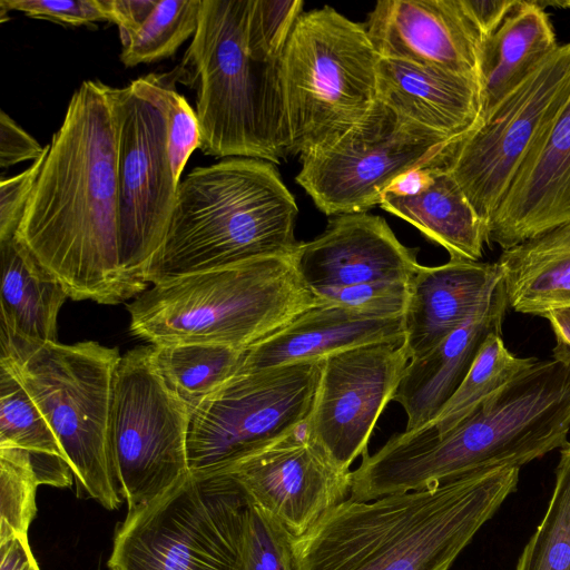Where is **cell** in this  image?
<instances>
[{
	"label": "cell",
	"instance_id": "obj_1",
	"mask_svg": "<svg viewBox=\"0 0 570 570\" xmlns=\"http://www.w3.org/2000/svg\"><path fill=\"white\" fill-rule=\"evenodd\" d=\"M112 89L85 80L72 94L16 235L69 298L105 305L142 293L120 265Z\"/></svg>",
	"mask_w": 570,
	"mask_h": 570
},
{
	"label": "cell",
	"instance_id": "obj_2",
	"mask_svg": "<svg viewBox=\"0 0 570 570\" xmlns=\"http://www.w3.org/2000/svg\"><path fill=\"white\" fill-rule=\"evenodd\" d=\"M570 432V351L535 364L439 435L394 434L351 471V497L370 501L472 471L518 466L561 449Z\"/></svg>",
	"mask_w": 570,
	"mask_h": 570
},
{
	"label": "cell",
	"instance_id": "obj_3",
	"mask_svg": "<svg viewBox=\"0 0 570 570\" xmlns=\"http://www.w3.org/2000/svg\"><path fill=\"white\" fill-rule=\"evenodd\" d=\"M519 472L481 469L370 501L345 499L292 540L295 570H449L517 491Z\"/></svg>",
	"mask_w": 570,
	"mask_h": 570
},
{
	"label": "cell",
	"instance_id": "obj_4",
	"mask_svg": "<svg viewBox=\"0 0 570 570\" xmlns=\"http://www.w3.org/2000/svg\"><path fill=\"white\" fill-rule=\"evenodd\" d=\"M297 204L273 163L232 157L196 167L179 181L147 283L292 256Z\"/></svg>",
	"mask_w": 570,
	"mask_h": 570
},
{
	"label": "cell",
	"instance_id": "obj_5",
	"mask_svg": "<svg viewBox=\"0 0 570 570\" xmlns=\"http://www.w3.org/2000/svg\"><path fill=\"white\" fill-rule=\"evenodd\" d=\"M322 303L292 256H275L151 284L127 309L130 333L150 345L246 351Z\"/></svg>",
	"mask_w": 570,
	"mask_h": 570
},
{
	"label": "cell",
	"instance_id": "obj_6",
	"mask_svg": "<svg viewBox=\"0 0 570 570\" xmlns=\"http://www.w3.org/2000/svg\"><path fill=\"white\" fill-rule=\"evenodd\" d=\"M249 0H202L178 81L196 87L204 155L278 164L291 154L281 60L254 58L245 24Z\"/></svg>",
	"mask_w": 570,
	"mask_h": 570
},
{
	"label": "cell",
	"instance_id": "obj_7",
	"mask_svg": "<svg viewBox=\"0 0 570 570\" xmlns=\"http://www.w3.org/2000/svg\"><path fill=\"white\" fill-rule=\"evenodd\" d=\"M0 336V364L16 375L47 419L78 492L107 510L118 509L122 497L110 442L118 348L92 341L37 344Z\"/></svg>",
	"mask_w": 570,
	"mask_h": 570
},
{
	"label": "cell",
	"instance_id": "obj_8",
	"mask_svg": "<svg viewBox=\"0 0 570 570\" xmlns=\"http://www.w3.org/2000/svg\"><path fill=\"white\" fill-rule=\"evenodd\" d=\"M365 27L325 6L302 13L281 58L291 154L324 148L377 100V63Z\"/></svg>",
	"mask_w": 570,
	"mask_h": 570
},
{
	"label": "cell",
	"instance_id": "obj_9",
	"mask_svg": "<svg viewBox=\"0 0 570 570\" xmlns=\"http://www.w3.org/2000/svg\"><path fill=\"white\" fill-rule=\"evenodd\" d=\"M249 500L228 472L189 471L118 523L109 570H236Z\"/></svg>",
	"mask_w": 570,
	"mask_h": 570
},
{
	"label": "cell",
	"instance_id": "obj_10",
	"mask_svg": "<svg viewBox=\"0 0 570 570\" xmlns=\"http://www.w3.org/2000/svg\"><path fill=\"white\" fill-rule=\"evenodd\" d=\"M321 361L236 373L190 415L189 471L223 472L298 432L309 415Z\"/></svg>",
	"mask_w": 570,
	"mask_h": 570
},
{
	"label": "cell",
	"instance_id": "obj_11",
	"mask_svg": "<svg viewBox=\"0 0 570 570\" xmlns=\"http://www.w3.org/2000/svg\"><path fill=\"white\" fill-rule=\"evenodd\" d=\"M190 411L169 387L154 345L119 360L110 410L116 474L128 510L153 500L189 472Z\"/></svg>",
	"mask_w": 570,
	"mask_h": 570
},
{
	"label": "cell",
	"instance_id": "obj_12",
	"mask_svg": "<svg viewBox=\"0 0 570 570\" xmlns=\"http://www.w3.org/2000/svg\"><path fill=\"white\" fill-rule=\"evenodd\" d=\"M456 140L377 99L337 140L301 158L296 181L328 216L366 213L399 177L441 161Z\"/></svg>",
	"mask_w": 570,
	"mask_h": 570
},
{
	"label": "cell",
	"instance_id": "obj_13",
	"mask_svg": "<svg viewBox=\"0 0 570 570\" xmlns=\"http://www.w3.org/2000/svg\"><path fill=\"white\" fill-rule=\"evenodd\" d=\"M569 94L570 42H567L548 55L450 148L444 166L485 223L487 230L537 138Z\"/></svg>",
	"mask_w": 570,
	"mask_h": 570
},
{
	"label": "cell",
	"instance_id": "obj_14",
	"mask_svg": "<svg viewBox=\"0 0 570 570\" xmlns=\"http://www.w3.org/2000/svg\"><path fill=\"white\" fill-rule=\"evenodd\" d=\"M117 120L119 256L126 276L142 292L149 265L165 237L179 181L168 150L163 111L130 83L114 88Z\"/></svg>",
	"mask_w": 570,
	"mask_h": 570
},
{
	"label": "cell",
	"instance_id": "obj_15",
	"mask_svg": "<svg viewBox=\"0 0 570 570\" xmlns=\"http://www.w3.org/2000/svg\"><path fill=\"white\" fill-rule=\"evenodd\" d=\"M410 362L404 338L331 354L321 361L314 402L303 433L341 470L367 453L373 429Z\"/></svg>",
	"mask_w": 570,
	"mask_h": 570
},
{
	"label": "cell",
	"instance_id": "obj_16",
	"mask_svg": "<svg viewBox=\"0 0 570 570\" xmlns=\"http://www.w3.org/2000/svg\"><path fill=\"white\" fill-rule=\"evenodd\" d=\"M223 472L293 539L351 492V471L338 469L302 430Z\"/></svg>",
	"mask_w": 570,
	"mask_h": 570
},
{
	"label": "cell",
	"instance_id": "obj_17",
	"mask_svg": "<svg viewBox=\"0 0 570 570\" xmlns=\"http://www.w3.org/2000/svg\"><path fill=\"white\" fill-rule=\"evenodd\" d=\"M380 58L433 66L480 81L484 38L463 0H383L365 26Z\"/></svg>",
	"mask_w": 570,
	"mask_h": 570
},
{
	"label": "cell",
	"instance_id": "obj_18",
	"mask_svg": "<svg viewBox=\"0 0 570 570\" xmlns=\"http://www.w3.org/2000/svg\"><path fill=\"white\" fill-rule=\"evenodd\" d=\"M416 253L396 238L384 218L354 213L334 216L324 233L301 242L292 261L303 282L315 292L373 282H409L420 266Z\"/></svg>",
	"mask_w": 570,
	"mask_h": 570
},
{
	"label": "cell",
	"instance_id": "obj_19",
	"mask_svg": "<svg viewBox=\"0 0 570 570\" xmlns=\"http://www.w3.org/2000/svg\"><path fill=\"white\" fill-rule=\"evenodd\" d=\"M570 223V94L539 135L488 224L502 249Z\"/></svg>",
	"mask_w": 570,
	"mask_h": 570
},
{
	"label": "cell",
	"instance_id": "obj_20",
	"mask_svg": "<svg viewBox=\"0 0 570 570\" xmlns=\"http://www.w3.org/2000/svg\"><path fill=\"white\" fill-rule=\"evenodd\" d=\"M502 282L498 263L451 259L422 266L409 281L404 345L417 358L462 326L492 298Z\"/></svg>",
	"mask_w": 570,
	"mask_h": 570
},
{
	"label": "cell",
	"instance_id": "obj_21",
	"mask_svg": "<svg viewBox=\"0 0 570 570\" xmlns=\"http://www.w3.org/2000/svg\"><path fill=\"white\" fill-rule=\"evenodd\" d=\"M401 338L403 315H372L324 301L246 350L236 373L320 361L356 346Z\"/></svg>",
	"mask_w": 570,
	"mask_h": 570
},
{
	"label": "cell",
	"instance_id": "obj_22",
	"mask_svg": "<svg viewBox=\"0 0 570 570\" xmlns=\"http://www.w3.org/2000/svg\"><path fill=\"white\" fill-rule=\"evenodd\" d=\"M377 99L403 117L459 139L482 114L478 78L433 66L380 58Z\"/></svg>",
	"mask_w": 570,
	"mask_h": 570
},
{
	"label": "cell",
	"instance_id": "obj_23",
	"mask_svg": "<svg viewBox=\"0 0 570 570\" xmlns=\"http://www.w3.org/2000/svg\"><path fill=\"white\" fill-rule=\"evenodd\" d=\"M508 306L502 279L475 315L429 352L410 360L393 397L406 413L404 431L417 430L436 416L464 380L487 336L501 334Z\"/></svg>",
	"mask_w": 570,
	"mask_h": 570
},
{
	"label": "cell",
	"instance_id": "obj_24",
	"mask_svg": "<svg viewBox=\"0 0 570 570\" xmlns=\"http://www.w3.org/2000/svg\"><path fill=\"white\" fill-rule=\"evenodd\" d=\"M380 206L444 247L451 259L482 257L488 243L487 225L443 160L429 167L428 179L416 193L385 191Z\"/></svg>",
	"mask_w": 570,
	"mask_h": 570
},
{
	"label": "cell",
	"instance_id": "obj_25",
	"mask_svg": "<svg viewBox=\"0 0 570 570\" xmlns=\"http://www.w3.org/2000/svg\"><path fill=\"white\" fill-rule=\"evenodd\" d=\"M1 335L46 344L57 342V318L69 298L61 283L14 236L0 242Z\"/></svg>",
	"mask_w": 570,
	"mask_h": 570
},
{
	"label": "cell",
	"instance_id": "obj_26",
	"mask_svg": "<svg viewBox=\"0 0 570 570\" xmlns=\"http://www.w3.org/2000/svg\"><path fill=\"white\" fill-rule=\"evenodd\" d=\"M558 46L546 10L535 0H518L482 47L480 121Z\"/></svg>",
	"mask_w": 570,
	"mask_h": 570
},
{
	"label": "cell",
	"instance_id": "obj_27",
	"mask_svg": "<svg viewBox=\"0 0 570 570\" xmlns=\"http://www.w3.org/2000/svg\"><path fill=\"white\" fill-rule=\"evenodd\" d=\"M497 263L515 312L541 316L570 306V223L502 249Z\"/></svg>",
	"mask_w": 570,
	"mask_h": 570
},
{
	"label": "cell",
	"instance_id": "obj_28",
	"mask_svg": "<svg viewBox=\"0 0 570 570\" xmlns=\"http://www.w3.org/2000/svg\"><path fill=\"white\" fill-rule=\"evenodd\" d=\"M537 361L534 357L513 355L505 347L500 333L489 334L464 380L436 416L424 426L405 432L439 435L449 431L482 403L529 371Z\"/></svg>",
	"mask_w": 570,
	"mask_h": 570
},
{
	"label": "cell",
	"instance_id": "obj_29",
	"mask_svg": "<svg viewBox=\"0 0 570 570\" xmlns=\"http://www.w3.org/2000/svg\"><path fill=\"white\" fill-rule=\"evenodd\" d=\"M154 347L160 373L190 414L236 374L245 353L225 345L200 343Z\"/></svg>",
	"mask_w": 570,
	"mask_h": 570
},
{
	"label": "cell",
	"instance_id": "obj_30",
	"mask_svg": "<svg viewBox=\"0 0 570 570\" xmlns=\"http://www.w3.org/2000/svg\"><path fill=\"white\" fill-rule=\"evenodd\" d=\"M515 570H570V443L560 449L547 511Z\"/></svg>",
	"mask_w": 570,
	"mask_h": 570
},
{
	"label": "cell",
	"instance_id": "obj_31",
	"mask_svg": "<svg viewBox=\"0 0 570 570\" xmlns=\"http://www.w3.org/2000/svg\"><path fill=\"white\" fill-rule=\"evenodd\" d=\"M0 448L22 449L31 456H57L66 461L47 419L3 364H0Z\"/></svg>",
	"mask_w": 570,
	"mask_h": 570
},
{
	"label": "cell",
	"instance_id": "obj_32",
	"mask_svg": "<svg viewBox=\"0 0 570 570\" xmlns=\"http://www.w3.org/2000/svg\"><path fill=\"white\" fill-rule=\"evenodd\" d=\"M202 0H158L140 29L122 45L126 67L173 56L197 30Z\"/></svg>",
	"mask_w": 570,
	"mask_h": 570
},
{
	"label": "cell",
	"instance_id": "obj_33",
	"mask_svg": "<svg viewBox=\"0 0 570 570\" xmlns=\"http://www.w3.org/2000/svg\"><path fill=\"white\" fill-rule=\"evenodd\" d=\"M176 82L178 75L175 68L170 72L139 77L130 85L163 111L173 173L180 181L188 158L200 147V130L196 111L177 91Z\"/></svg>",
	"mask_w": 570,
	"mask_h": 570
},
{
	"label": "cell",
	"instance_id": "obj_34",
	"mask_svg": "<svg viewBox=\"0 0 570 570\" xmlns=\"http://www.w3.org/2000/svg\"><path fill=\"white\" fill-rule=\"evenodd\" d=\"M40 485L31 454L22 449L0 448V541L28 537L37 515V488Z\"/></svg>",
	"mask_w": 570,
	"mask_h": 570
},
{
	"label": "cell",
	"instance_id": "obj_35",
	"mask_svg": "<svg viewBox=\"0 0 570 570\" xmlns=\"http://www.w3.org/2000/svg\"><path fill=\"white\" fill-rule=\"evenodd\" d=\"M303 6L301 0H249L245 40L250 56L279 61Z\"/></svg>",
	"mask_w": 570,
	"mask_h": 570
},
{
	"label": "cell",
	"instance_id": "obj_36",
	"mask_svg": "<svg viewBox=\"0 0 570 570\" xmlns=\"http://www.w3.org/2000/svg\"><path fill=\"white\" fill-rule=\"evenodd\" d=\"M292 540L275 520L250 503L236 570H295Z\"/></svg>",
	"mask_w": 570,
	"mask_h": 570
},
{
	"label": "cell",
	"instance_id": "obj_37",
	"mask_svg": "<svg viewBox=\"0 0 570 570\" xmlns=\"http://www.w3.org/2000/svg\"><path fill=\"white\" fill-rule=\"evenodd\" d=\"M321 299L379 316L404 314L409 282H373L314 292Z\"/></svg>",
	"mask_w": 570,
	"mask_h": 570
},
{
	"label": "cell",
	"instance_id": "obj_38",
	"mask_svg": "<svg viewBox=\"0 0 570 570\" xmlns=\"http://www.w3.org/2000/svg\"><path fill=\"white\" fill-rule=\"evenodd\" d=\"M0 7L23 12L35 19L71 26L107 21L97 0H1Z\"/></svg>",
	"mask_w": 570,
	"mask_h": 570
},
{
	"label": "cell",
	"instance_id": "obj_39",
	"mask_svg": "<svg viewBox=\"0 0 570 570\" xmlns=\"http://www.w3.org/2000/svg\"><path fill=\"white\" fill-rule=\"evenodd\" d=\"M46 154L40 159L33 161L22 173L10 178H1L0 242L17 235L28 200L43 165Z\"/></svg>",
	"mask_w": 570,
	"mask_h": 570
},
{
	"label": "cell",
	"instance_id": "obj_40",
	"mask_svg": "<svg viewBox=\"0 0 570 570\" xmlns=\"http://www.w3.org/2000/svg\"><path fill=\"white\" fill-rule=\"evenodd\" d=\"M45 148L8 114L0 112V167L9 168L22 161L38 160L47 153Z\"/></svg>",
	"mask_w": 570,
	"mask_h": 570
},
{
	"label": "cell",
	"instance_id": "obj_41",
	"mask_svg": "<svg viewBox=\"0 0 570 570\" xmlns=\"http://www.w3.org/2000/svg\"><path fill=\"white\" fill-rule=\"evenodd\" d=\"M158 0H97L107 21L119 29L121 43H126L149 17Z\"/></svg>",
	"mask_w": 570,
	"mask_h": 570
},
{
	"label": "cell",
	"instance_id": "obj_42",
	"mask_svg": "<svg viewBox=\"0 0 570 570\" xmlns=\"http://www.w3.org/2000/svg\"><path fill=\"white\" fill-rule=\"evenodd\" d=\"M518 0H463L484 41L497 31Z\"/></svg>",
	"mask_w": 570,
	"mask_h": 570
},
{
	"label": "cell",
	"instance_id": "obj_43",
	"mask_svg": "<svg viewBox=\"0 0 570 570\" xmlns=\"http://www.w3.org/2000/svg\"><path fill=\"white\" fill-rule=\"evenodd\" d=\"M0 570H40L28 537L11 535L0 541Z\"/></svg>",
	"mask_w": 570,
	"mask_h": 570
},
{
	"label": "cell",
	"instance_id": "obj_44",
	"mask_svg": "<svg viewBox=\"0 0 570 570\" xmlns=\"http://www.w3.org/2000/svg\"><path fill=\"white\" fill-rule=\"evenodd\" d=\"M541 317L549 321L557 345L570 351V306L549 311Z\"/></svg>",
	"mask_w": 570,
	"mask_h": 570
},
{
	"label": "cell",
	"instance_id": "obj_45",
	"mask_svg": "<svg viewBox=\"0 0 570 570\" xmlns=\"http://www.w3.org/2000/svg\"><path fill=\"white\" fill-rule=\"evenodd\" d=\"M539 6L543 9L547 6H553L557 8L570 9V0H535Z\"/></svg>",
	"mask_w": 570,
	"mask_h": 570
}]
</instances>
